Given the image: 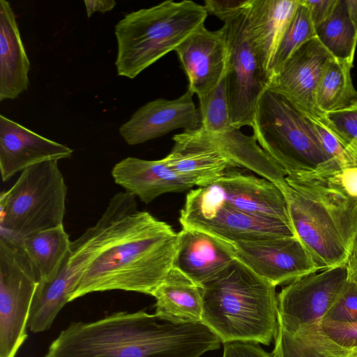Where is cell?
<instances>
[{"label":"cell","instance_id":"1","mask_svg":"<svg viewBox=\"0 0 357 357\" xmlns=\"http://www.w3.org/2000/svg\"><path fill=\"white\" fill-rule=\"evenodd\" d=\"M221 340L202 322L175 323L144 311L73 322L44 357H199Z\"/></svg>","mask_w":357,"mask_h":357},{"label":"cell","instance_id":"2","mask_svg":"<svg viewBox=\"0 0 357 357\" xmlns=\"http://www.w3.org/2000/svg\"><path fill=\"white\" fill-rule=\"evenodd\" d=\"M178 233L137 207L112 228L87 266L70 302L87 294L123 290L153 294L173 267Z\"/></svg>","mask_w":357,"mask_h":357},{"label":"cell","instance_id":"3","mask_svg":"<svg viewBox=\"0 0 357 357\" xmlns=\"http://www.w3.org/2000/svg\"><path fill=\"white\" fill-rule=\"evenodd\" d=\"M282 189L296 236L321 269L345 266L357 238V198L331 177L289 175Z\"/></svg>","mask_w":357,"mask_h":357},{"label":"cell","instance_id":"4","mask_svg":"<svg viewBox=\"0 0 357 357\" xmlns=\"http://www.w3.org/2000/svg\"><path fill=\"white\" fill-rule=\"evenodd\" d=\"M275 287L235 259L202 285V320L221 342L269 344L278 328Z\"/></svg>","mask_w":357,"mask_h":357},{"label":"cell","instance_id":"5","mask_svg":"<svg viewBox=\"0 0 357 357\" xmlns=\"http://www.w3.org/2000/svg\"><path fill=\"white\" fill-rule=\"evenodd\" d=\"M204 6L169 0L129 13L115 25L117 75L135 78L204 25Z\"/></svg>","mask_w":357,"mask_h":357},{"label":"cell","instance_id":"6","mask_svg":"<svg viewBox=\"0 0 357 357\" xmlns=\"http://www.w3.org/2000/svg\"><path fill=\"white\" fill-rule=\"evenodd\" d=\"M261 148L289 175H332L338 163L323 149L306 114L282 93L268 86L252 124Z\"/></svg>","mask_w":357,"mask_h":357},{"label":"cell","instance_id":"7","mask_svg":"<svg viewBox=\"0 0 357 357\" xmlns=\"http://www.w3.org/2000/svg\"><path fill=\"white\" fill-rule=\"evenodd\" d=\"M67 185L57 160L32 165L0 195V232L21 241L63 225Z\"/></svg>","mask_w":357,"mask_h":357},{"label":"cell","instance_id":"8","mask_svg":"<svg viewBox=\"0 0 357 357\" xmlns=\"http://www.w3.org/2000/svg\"><path fill=\"white\" fill-rule=\"evenodd\" d=\"M37 271L20 241L0 232V357H15L27 338Z\"/></svg>","mask_w":357,"mask_h":357},{"label":"cell","instance_id":"9","mask_svg":"<svg viewBox=\"0 0 357 357\" xmlns=\"http://www.w3.org/2000/svg\"><path fill=\"white\" fill-rule=\"evenodd\" d=\"M249 5L250 0L221 28L228 51L225 78L229 119L231 126L240 129L252 126L258 100L270 83L252 44Z\"/></svg>","mask_w":357,"mask_h":357},{"label":"cell","instance_id":"10","mask_svg":"<svg viewBox=\"0 0 357 357\" xmlns=\"http://www.w3.org/2000/svg\"><path fill=\"white\" fill-rule=\"evenodd\" d=\"M182 227L208 233L229 244L296 236L291 224L199 199L189 192L178 218Z\"/></svg>","mask_w":357,"mask_h":357},{"label":"cell","instance_id":"11","mask_svg":"<svg viewBox=\"0 0 357 357\" xmlns=\"http://www.w3.org/2000/svg\"><path fill=\"white\" fill-rule=\"evenodd\" d=\"M347 281V265L311 273L278 295V328L295 335L320 323Z\"/></svg>","mask_w":357,"mask_h":357},{"label":"cell","instance_id":"12","mask_svg":"<svg viewBox=\"0 0 357 357\" xmlns=\"http://www.w3.org/2000/svg\"><path fill=\"white\" fill-rule=\"evenodd\" d=\"M231 170L211 184L189 193L204 201L291 224L286 197L275 183L261 177Z\"/></svg>","mask_w":357,"mask_h":357},{"label":"cell","instance_id":"13","mask_svg":"<svg viewBox=\"0 0 357 357\" xmlns=\"http://www.w3.org/2000/svg\"><path fill=\"white\" fill-rule=\"evenodd\" d=\"M230 245L236 259L275 286L321 270L296 236Z\"/></svg>","mask_w":357,"mask_h":357},{"label":"cell","instance_id":"14","mask_svg":"<svg viewBox=\"0 0 357 357\" xmlns=\"http://www.w3.org/2000/svg\"><path fill=\"white\" fill-rule=\"evenodd\" d=\"M172 139L174 146L163 160L171 169L194 186L208 185L236 168L227 149L202 127L184 130Z\"/></svg>","mask_w":357,"mask_h":357},{"label":"cell","instance_id":"15","mask_svg":"<svg viewBox=\"0 0 357 357\" xmlns=\"http://www.w3.org/2000/svg\"><path fill=\"white\" fill-rule=\"evenodd\" d=\"M192 96L188 90L174 100L160 98L147 102L120 126L121 136L128 144L137 145L178 128L184 130L199 128L200 114Z\"/></svg>","mask_w":357,"mask_h":357},{"label":"cell","instance_id":"16","mask_svg":"<svg viewBox=\"0 0 357 357\" xmlns=\"http://www.w3.org/2000/svg\"><path fill=\"white\" fill-rule=\"evenodd\" d=\"M189 82L188 90L198 97L213 90L225 77L228 51L222 29L202 26L174 50Z\"/></svg>","mask_w":357,"mask_h":357},{"label":"cell","instance_id":"17","mask_svg":"<svg viewBox=\"0 0 357 357\" xmlns=\"http://www.w3.org/2000/svg\"><path fill=\"white\" fill-rule=\"evenodd\" d=\"M332 56L315 37L291 55L272 77L268 86L282 93L304 112L322 114L315 104V91L321 72Z\"/></svg>","mask_w":357,"mask_h":357},{"label":"cell","instance_id":"18","mask_svg":"<svg viewBox=\"0 0 357 357\" xmlns=\"http://www.w3.org/2000/svg\"><path fill=\"white\" fill-rule=\"evenodd\" d=\"M73 150L0 115V170L7 181L36 164L70 158Z\"/></svg>","mask_w":357,"mask_h":357},{"label":"cell","instance_id":"19","mask_svg":"<svg viewBox=\"0 0 357 357\" xmlns=\"http://www.w3.org/2000/svg\"><path fill=\"white\" fill-rule=\"evenodd\" d=\"M235 259L229 243L208 233L188 227L178 232L173 268L199 287L218 276Z\"/></svg>","mask_w":357,"mask_h":357},{"label":"cell","instance_id":"20","mask_svg":"<svg viewBox=\"0 0 357 357\" xmlns=\"http://www.w3.org/2000/svg\"><path fill=\"white\" fill-rule=\"evenodd\" d=\"M112 176L125 192L137 197L145 204L151 203L163 194L180 192L194 186L171 169L163 158L147 160L126 158L114 166Z\"/></svg>","mask_w":357,"mask_h":357},{"label":"cell","instance_id":"21","mask_svg":"<svg viewBox=\"0 0 357 357\" xmlns=\"http://www.w3.org/2000/svg\"><path fill=\"white\" fill-rule=\"evenodd\" d=\"M298 0H250L249 29L261 68L271 81L273 60Z\"/></svg>","mask_w":357,"mask_h":357},{"label":"cell","instance_id":"22","mask_svg":"<svg viewBox=\"0 0 357 357\" xmlns=\"http://www.w3.org/2000/svg\"><path fill=\"white\" fill-rule=\"evenodd\" d=\"M30 62L16 16L8 1L0 0V101L15 99L28 89Z\"/></svg>","mask_w":357,"mask_h":357},{"label":"cell","instance_id":"23","mask_svg":"<svg viewBox=\"0 0 357 357\" xmlns=\"http://www.w3.org/2000/svg\"><path fill=\"white\" fill-rule=\"evenodd\" d=\"M155 314L175 323L202 322V289L183 273L172 268L153 291Z\"/></svg>","mask_w":357,"mask_h":357},{"label":"cell","instance_id":"24","mask_svg":"<svg viewBox=\"0 0 357 357\" xmlns=\"http://www.w3.org/2000/svg\"><path fill=\"white\" fill-rule=\"evenodd\" d=\"M20 242L42 282L55 278L72 243L63 225L27 236Z\"/></svg>","mask_w":357,"mask_h":357},{"label":"cell","instance_id":"25","mask_svg":"<svg viewBox=\"0 0 357 357\" xmlns=\"http://www.w3.org/2000/svg\"><path fill=\"white\" fill-rule=\"evenodd\" d=\"M353 63L333 56L326 62L319 77L315 104L319 112L325 114L351 107L357 104L351 70Z\"/></svg>","mask_w":357,"mask_h":357},{"label":"cell","instance_id":"26","mask_svg":"<svg viewBox=\"0 0 357 357\" xmlns=\"http://www.w3.org/2000/svg\"><path fill=\"white\" fill-rule=\"evenodd\" d=\"M315 32L333 57L354 63L357 30L347 12L345 0H337L331 16L315 27Z\"/></svg>","mask_w":357,"mask_h":357},{"label":"cell","instance_id":"27","mask_svg":"<svg viewBox=\"0 0 357 357\" xmlns=\"http://www.w3.org/2000/svg\"><path fill=\"white\" fill-rule=\"evenodd\" d=\"M294 335L303 344L319 356L357 349V323L337 324L321 322Z\"/></svg>","mask_w":357,"mask_h":357},{"label":"cell","instance_id":"28","mask_svg":"<svg viewBox=\"0 0 357 357\" xmlns=\"http://www.w3.org/2000/svg\"><path fill=\"white\" fill-rule=\"evenodd\" d=\"M315 37V26L309 8L303 0H298L275 52L271 68V78L297 49Z\"/></svg>","mask_w":357,"mask_h":357},{"label":"cell","instance_id":"29","mask_svg":"<svg viewBox=\"0 0 357 357\" xmlns=\"http://www.w3.org/2000/svg\"><path fill=\"white\" fill-rule=\"evenodd\" d=\"M198 98L201 127L213 135L227 131L231 126L225 78L213 90Z\"/></svg>","mask_w":357,"mask_h":357},{"label":"cell","instance_id":"30","mask_svg":"<svg viewBox=\"0 0 357 357\" xmlns=\"http://www.w3.org/2000/svg\"><path fill=\"white\" fill-rule=\"evenodd\" d=\"M321 322L337 324L357 323V285L347 281Z\"/></svg>","mask_w":357,"mask_h":357},{"label":"cell","instance_id":"31","mask_svg":"<svg viewBox=\"0 0 357 357\" xmlns=\"http://www.w3.org/2000/svg\"><path fill=\"white\" fill-rule=\"evenodd\" d=\"M324 115L344 139L348 147L351 144L357 145V104Z\"/></svg>","mask_w":357,"mask_h":357},{"label":"cell","instance_id":"32","mask_svg":"<svg viewBox=\"0 0 357 357\" xmlns=\"http://www.w3.org/2000/svg\"><path fill=\"white\" fill-rule=\"evenodd\" d=\"M248 0H206L204 8L208 13L225 22L248 3Z\"/></svg>","mask_w":357,"mask_h":357},{"label":"cell","instance_id":"33","mask_svg":"<svg viewBox=\"0 0 357 357\" xmlns=\"http://www.w3.org/2000/svg\"><path fill=\"white\" fill-rule=\"evenodd\" d=\"M223 344L222 357H272L254 343L229 342Z\"/></svg>","mask_w":357,"mask_h":357},{"label":"cell","instance_id":"34","mask_svg":"<svg viewBox=\"0 0 357 357\" xmlns=\"http://www.w3.org/2000/svg\"><path fill=\"white\" fill-rule=\"evenodd\" d=\"M303 1L309 8L311 19L316 27L331 16L337 0H303Z\"/></svg>","mask_w":357,"mask_h":357},{"label":"cell","instance_id":"35","mask_svg":"<svg viewBox=\"0 0 357 357\" xmlns=\"http://www.w3.org/2000/svg\"><path fill=\"white\" fill-rule=\"evenodd\" d=\"M331 177L347 195L357 198V166L342 169Z\"/></svg>","mask_w":357,"mask_h":357},{"label":"cell","instance_id":"36","mask_svg":"<svg viewBox=\"0 0 357 357\" xmlns=\"http://www.w3.org/2000/svg\"><path fill=\"white\" fill-rule=\"evenodd\" d=\"M86 15L91 17L95 12L105 13L112 10L116 6L114 0H84Z\"/></svg>","mask_w":357,"mask_h":357},{"label":"cell","instance_id":"37","mask_svg":"<svg viewBox=\"0 0 357 357\" xmlns=\"http://www.w3.org/2000/svg\"><path fill=\"white\" fill-rule=\"evenodd\" d=\"M347 280L357 285V238L347 263Z\"/></svg>","mask_w":357,"mask_h":357},{"label":"cell","instance_id":"38","mask_svg":"<svg viewBox=\"0 0 357 357\" xmlns=\"http://www.w3.org/2000/svg\"><path fill=\"white\" fill-rule=\"evenodd\" d=\"M347 12L357 30V0H345Z\"/></svg>","mask_w":357,"mask_h":357},{"label":"cell","instance_id":"39","mask_svg":"<svg viewBox=\"0 0 357 357\" xmlns=\"http://www.w3.org/2000/svg\"><path fill=\"white\" fill-rule=\"evenodd\" d=\"M326 357H357V349L347 351L334 352L328 354Z\"/></svg>","mask_w":357,"mask_h":357}]
</instances>
